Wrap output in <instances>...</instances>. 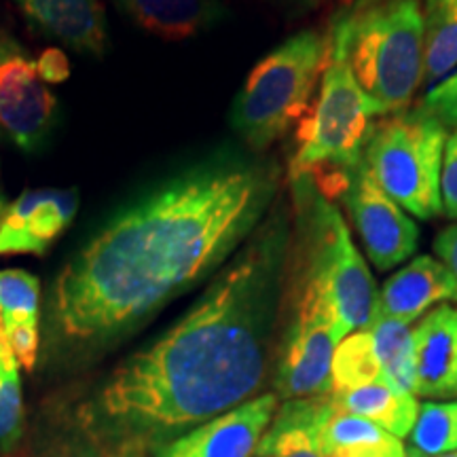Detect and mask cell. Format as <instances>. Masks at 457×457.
Listing matches in <instances>:
<instances>
[{"mask_svg": "<svg viewBox=\"0 0 457 457\" xmlns=\"http://www.w3.org/2000/svg\"><path fill=\"white\" fill-rule=\"evenodd\" d=\"M293 227L276 204L202 296L66 413V457H146L256 396L273 377Z\"/></svg>", "mask_w": 457, "mask_h": 457, "instance_id": "obj_1", "label": "cell"}, {"mask_svg": "<svg viewBox=\"0 0 457 457\" xmlns=\"http://www.w3.org/2000/svg\"><path fill=\"white\" fill-rule=\"evenodd\" d=\"M278 170L216 157L159 182L57 271L41 316L45 370L91 367L237 253L278 195Z\"/></svg>", "mask_w": 457, "mask_h": 457, "instance_id": "obj_2", "label": "cell"}, {"mask_svg": "<svg viewBox=\"0 0 457 457\" xmlns=\"http://www.w3.org/2000/svg\"><path fill=\"white\" fill-rule=\"evenodd\" d=\"M333 41L377 114L407 111L424 81V9L420 0H360Z\"/></svg>", "mask_w": 457, "mask_h": 457, "instance_id": "obj_3", "label": "cell"}, {"mask_svg": "<svg viewBox=\"0 0 457 457\" xmlns=\"http://www.w3.org/2000/svg\"><path fill=\"white\" fill-rule=\"evenodd\" d=\"M375 108L353 77L345 51L330 37L322 85L301 117L290 157V180L310 179L324 197H343L353 170L364 162Z\"/></svg>", "mask_w": 457, "mask_h": 457, "instance_id": "obj_4", "label": "cell"}, {"mask_svg": "<svg viewBox=\"0 0 457 457\" xmlns=\"http://www.w3.org/2000/svg\"><path fill=\"white\" fill-rule=\"evenodd\" d=\"M290 182L296 204L290 267L327 296L345 335L369 328L377 290L345 220L310 179Z\"/></svg>", "mask_w": 457, "mask_h": 457, "instance_id": "obj_5", "label": "cell"}, {"mask_svg": "<svg viewBox=\"0 0 457 457\" xmlns=\"http://www.w3.org/2000/svg\"><path fill=\"white\" fill-rule=\"evenodd\" d=\"M328 55V34L303 30L250 71L231 106V128L245 146L267 151L307 112Z\"/></svg>", "mask_w": 457, "mask_h": 457, "instance_id": "obj_6", "label": "cell"}, {"mask_svg": "<svg viewBox=\"0 0 457 457\" xmlns=\"http://www.w3.org/2000/svg\"><path fill=\"white\" fill-rule=\"evenodd\" d=\"M447 129L430 112L403 111L375 125L364 163L377 185L417 219L441 214V171Z\"/></svg>", "mask_w": 457, "mask_h": 457, "instance_id": "obj_7", "label": "cell"}, {"mask_svg": "<svg viewBox=\"0 0 457 457\" xmlns=\"http://www.w3.org/2000/svg\"><path fill=\"white\" fill-rule=\"evenodd\" d=\"M345 337L330 301L290 267L271 377L278 398L295 400L330 394L333 356Z\"/></svg>", "mask_w": 457, "mask_h": 457, "instance_id": "obj_8", "label": "cell"}, {"mask_svg": "<svg viewBox=\"0 0 457 457\" xmlns=\"http://www.w3.org/2000/svg\"><path fill=\"white\" fill-rule=\"evenodd\" d=\"M57 119L60 104L37 60L0 28V140L30 155L47 145Z\"/></svg>", "mask_w": 457, "mask_h": 457, "instance_id": "obj_9", "label": "cell"}, {"mask_svg": "<svg viewBox=\"0 0 457 457\" xmlns=\"http://www.w3.org/2000/svg\"><path fill=\"white\" fill-rule=\"evenodd\" d=\"M343 199L367 256L377 270H394L415 253L420 239L417 225L377 185L375 176L364 162L353 170Z\"/></svg>", "mask_w": 457, "mask_h": 457, "instance_id": "obj_10", "label": "cell"}, {"mask_svg": "<svg viewBox=\"0 0 457 457\" xmlns=\"http://www.w3.org/2000/svg\"><path fill=\"white\" fill-rule=\"evenodd\" d=\"M278 403L276 392H262L163 445L153 457H254Z\"/></svg>", "mask_w": 457, "mask_h": 457, "instance_id": "obj_11", "label": "cell"}, {"mask_svg": "<svg viewBox=\"0 0 457 457\" xmlns=\"http://www.w3.org/2000/svg\"><path fill=\"white\" fill-rule=\"evenodd\" d=\"M79 205L77 188H26L0 220V256L45 254L77 219Z\"/></svg>", "mask_w": 457, "mask_h": 457, "instance_id": "obj_12", "label": "cell"}, {"mask_svg": "<svg viewBox=\"0 0 457 457\" xmlns=\"http://www.w3.org/2000/svg\"><path fill=\"white\" fill-rule=\"evenodd\" d=\"M34 30L81 55L102 57L108 21L102 0H13Z\"/></svg>", "mask_w": 457, "mask_h": 457, "instance_id": "obj_13", "label": "cell"}, {"mask_svg": "<svg viewBox=\"0 0 457 457\" xmlns=\"http://www.w3.org/2000/svg\"><path fill=\"white\" fill-rule=\"evenodd\" d=\"M333 413L330 394L282 400L254 457H327L322 436Z\"/></svg>", "mask_w": 457, "mask_h": 457, "instance_id": "obj_14", "label": "cell"}, {"mask_svg": "<svg viewBox=\"0 0 457 457\" xmlns=\"http://www.w3.org/2000/svg\"><path fill=\"white\" fill-rule=\"evenodd\" d=\"M417 394L424 398L457 396V307L441 305L417 324Z\"/></svg>", "mask_w": 457, "mask_h": 457, "instance_id": "obj_15", "label": "cell"}, {"mask_svg": "<svg viewBox=\"0 0 457 457\" xmlns=\"http://www.w3.org/2000/svg\"><path fill=\"white\" fill-rule=\"evenodd\" d=\"M455 296L457 286L447 267L434 256L421 254L387 279L377 296L375 310L411 324L432 305Z\"/></svg>", "mask_w": 457, "mask_h": 457, "instance_id": "obj_16", "label": "cell"}, {"mask_svg": "<svg viewBox=\"0 0 457 457\" xmlns=\"http://www.w3.org/2000/svg\"><path fill=\"white\" fill-rule=\"evenodd\" d=\"M136 26L163 41H187L219 20V0H112Z\"/></svg>", "mask_w": 457, "mask_h": 457, "instance_id": "obj_17", "label": "cell"}, {"mask_svg": "<svg viewBox=\"0 0 457 457\" xmlns=\"http://www.w3.org/2000/svg\"><path fill=\"white\" fill-rule=\"evenodd\" d=\"M333 403L337 411L373 421L400 441L409 436L420 415V404L413 394L400 392L384 379L333 396Z\"/></svg>", "mask_w": 457, "mask_h": 457, "instance_id": "obj_18", "label": "cell"}, {"mask_svg": "<svg viewBox=\"0 0 457 457\" xmlns=\"http://www.w3.org/2000/svg\"><path fill=\"white\" fill-rule=\"evenodd\" d=\"M327 457H407L400 438L362 417L337 411L324 428Z\"/></svg>", "mask_w": 457, "mask_h": 457, "instance_id": "obj_19", "label": "cell"}, {"mask_svg": "<svg viewBox=\"0 0 457 457\" xmlns=\"http://www.w3.org/2000/svg\"><path fill=\"white\" fill-rule=\"evenodd\" d=\"M375 352L381 364L386 384L404 394H417V358L415 337L407 322L384 316L375 310L369 324Z\"/></svg>", "mask_w": 457, "mask_h": 457, "instance_id": "obj_20", "label": "cell"}, {"mask_svg": "<svg viewBox=\"0 0 457 457\" xmlns=\"http://www.w3.org/2000/svg\"><path fill=\"white\" fill-rule=\"evenodd\" d=\"M457 66V0H424V83L434 87Z\"/></svg>", "mask_w": 457, "mask_h": 457, "instance_id": "obj_21", "label": "cell"}, {"mask_svg": "<svg viewBox=\"0 0 457 457\" xmlns=\"http://www.w3.org/2000/svg\"><path fill=\"white\" fill-rule=\"evenodd\" d=\"M381 379L384 375L370 330L364 328L347 335L335 350L330 367V394L339 396Z\"/></svg>", "mask_w": 457, "mask_h": 457, "instance_id": "obj_22", "label": "cell"}, {"mask_svg": "<svg viewBox=\"0 0 457 457\" xmlns=\"http://www.w3.org/2000/svg\"><path fill=\"white\" fill-rule=\"evenodd\" d=\"M24 430V394L20 364L0 320V449H11Z\"/></svg>", "mask_w": 457, "mask_h": 457, "instance_id": "obj_23", "label": "cell"}, {"mask_svg": "<svg viewBox=\"0 0 457 457\" xmlns=\"http://www.w3.org/2000/svg\"><path fill=\"white\" fill-rule=\"evenodd\" d=\"M411 445L424 455H443L457 451V400H428L409 434Z\"/></svg>", "mask_w": 457, "mask_h": 457, "instance_id": "obj_24", "label": "cell"}, {"mask_svg": "<svg viewBox=\"0 0 457 457\" xmlns=\"http://www.w3.org/2000/svg\"><path fill=\"white\" fill-rule=\"evenodd\" d=\"M41 282L24 270H0V320L4 330L17 324H41Z\"/></svg>", "mask_w": 457, "mask_h": 457, "instance_id": "obj_25", "label": "cell"}, {"mask_svg": "<svg viewBox=\"0 0 457 457\" xmlns=\"http://www.w3.org/2000/svg\"><path fill=\"white\" fill-rule=\"evenodd\" d=\"M7 333L9 345L13 350V356L20 364V369L32 373L37 369L38 358H41V324L38 322H28V324H17L4 330Z\"/></svg>", "mask_w": 457, "mask_h": 457, "instance_id": "obj_26", "label": "cell"}, {"mask_svg": "<svg viewBox=\"0 0 457 457\" xmlns=\"http://www.w3.org/2000/svg\"><path fill=\"white\" fill-rule=\"evenodd\" d=\"M420 108L436 117L445 128L457 125V72L430 87Z\"/></svg>", "mask_w": 457, "mask_h": 457, "instance_id": "obj_27", "label": "cell"}, {"mask_svg": "<svg viewBox=\"0 0 457 457\" xmlns=\"http://www.w3.org/2000/svg\"><path fill=\"white\" fill-rule=\"evenodd\" d=\"M441 197L443 210L449 219L457 220V129L447 136L441 171Z\"/></svg>", "mask_w": 457, "mask_h": 457, "instance_id": "obj_28", "label": "cell"}, {"mask_svg": "<svg viewBox=\"0 0 457 457\" xmlns=\"http://www.w3.org/2000/svg\"><path fill=\"white\" fill-rule=\"evenodd\" d=\"M38 72L47 83H62L71 74V68H68L66 55L62 54L60 49H47L45 54L38 57L37 62Z\"/></svg>", "mask_w": 457, "mask_h": 457, "instance_id": "obj_29", "label": "cell"}, {"mask_svg": "<svg viewBox=\"0 0 457 457\" xmlns=\"http://www.w3.org/2000/svg\"><path fill=\"white\" fill-rule=\"evenodd\" d=\"M434 253L441 256L443 265L451 271L457 286V222L438 233L436 239H434Z\"/></svg>", "mask_w": 457, "mask_h": 457, "instance_id": "obj_30", "label": "cell"}, {"mask_svg": "<svg viewBox=\"0 0 457 457\" xmlns=\"http://www.w3.org/2000/svg\"><path fill=\"white\" fill-rule=\"evenodd\" d=\"M407 457H457V451H453V453H443V455H424L415 449H407Z\"/></svg>", "mask_w": 457, "mask_h": 457, "instance_id": "obj_31", "label": "cell"}, {"mask_svg": "<svg viewBox=\"0 0 457 457\" xmlns=\"http://www.w3.org/2000/svg\"><path fill=\"white\" fill-rule=\"evenodd\" d=\"M7 197H4V191H3V187H0V220H3V216H4V210H7Z\"/></svg>", "mask_w": 457, "mask_h": 457, "instance_id": "obj_32", "label": "cell"}, {"mask_svg": "<svg viewBox=\"0 0 457 457\" xmlns=\"http://www.w3.org/2000/svg\"><path fill=\"white\" fill-rule=\"evenodd\" d=\"M343 3H356V0H343Z\"/></svg>", "mask_w": 457, "mask_h": 457, "instance_id": "obj_33", "label": "cell"}]
</instances>
